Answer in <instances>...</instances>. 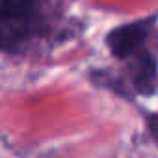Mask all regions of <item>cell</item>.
Listing matches in <instances>:
<instances>
[{
	"instance_id": "obj_3",
	"label": "cell",
	"mask_w": 158,
	"mask_h": 158,
	"mask_svg": "<svg viewBox=\"0 0 158 158\" xmlns=\"http://www.w3.org/2000/svg\"><path fill=\"white\" fill-rule=\"evenodd\" d=\"M154 74H156V63L149 54H143L138 60L136 65V74H134V84L138 91L141 93H151L152 84H154Z\"/></svg>"
},
{
	"instance_id": "obj_4",
	"label": "cell",
	"mask_w": 158,
	"mask_h": 158,
	"mask_svg": "<svg viewBox=\"0 0 158 158\" xmlns=\"http://www.w3.org/2000/svg\"><path fill=\"white\" fill-rule=\"evenodd\" d=\"M149 128H151V132L158 138V115H151V117H149Z\"/></svg>"
},
{
	"instance_id": "obj_1",
	"label": "cell",
	"mask_w": 158,
	"mask_h": 158,
	"mask_svg": "<svg viewBox=\"0 0 158 158\" xmlns=\"http://www.w3.org/2000/svg\"><path fill=\"white\" fill-rule=\"evenodd\" d=\"M45 0H0V50H17L37 30Z\"/></svg>"
},
{
	"instance_id": "obj_2",
	"label": "cell",
	"mask_w": 158,
	"mask_h": 158,
	"mask_svg": "<svg viewBox=\"0 0 158 158\" xmlns=\"http://www.w3.org/2000/svg\"><path fill=\"white\" fill-rule=\"evenodd\" d=\"M145 35H147V26L141 23H132L110 32L106 43L115 58H128L143 45Z\"/></svg>"
}]
</instances>
